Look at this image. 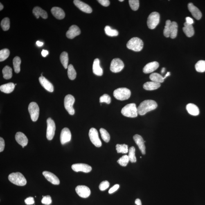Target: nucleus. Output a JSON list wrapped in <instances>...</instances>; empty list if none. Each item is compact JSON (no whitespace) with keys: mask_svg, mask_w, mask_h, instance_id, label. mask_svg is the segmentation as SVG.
I'll return each instance as SVG.
<instances>
[{"mask_svg":"<svg viewBox=\"0 0 205 205\" xmlns=\"http://www.w3.org/2000/svg\"><path fill=\"white\" fill-rule=\"evenodd\" d=\"M3 5L2 3H0V10L1 11L3 9Z\"/></svg>","mask_w":205,"mask_h":205,"instance_id":"obj_58","label":"nucleus"},{"mask_svg":"<svg viewBox=\"0 0 205 205\" xmlns=\"http://www.w3.org/2000/svg\"><path fill=\"white\" fill-rule=\"evenodd\" d=\"M160 15L159 13L153 12L150 14L147 19V24L151 29H154L160 22Z\"/></svg>","mask_w":205,"mask_h":205,"instance_id":"obj_6","label":"nucleus"},{"mask_svg":"<svg viewBox=\"0 0 205 205\" xmlns=\"http://www.w3.org/2000/svg\"><path fill=\"white\" fill-rule=\"evenodd\" d=\"M196 71L199 72L205 71V60H200L197 62L195 66Z\"/></svg>","mask_w":205,"mask_h":205,"instance_id":"obj_37","label":"nucleus"},{"mask_svg":"<svg viewBox=\"0 0 205 205\" xmlns=\"http://www.w3.org/2000/svg\"><path fill=\"white\" fill-rule=\"evenodd\" d=\"M170 72H168L166 73V75H165V77H163L164 79V80H165V78H166V77H168V76H170Z\"/></svg>","mask_w":205,"mask_h":205,"instance_id":"obj_57","label":"nucleus"},{"mask_svg":"<svg viewBox=\"0 0 205 205\" xmlns=\"http://www.w3.org/2000/svg\"><path fill=\"white\" fill-rule=\"evenodd\" d=\"M48 54V52L46 50H43L42 52V55L43 57H45Z\"/></svg>","mask_w":205,"mask_h":205,"instance_id":"obj_54","label":"nucleus"},{"mask_svg":"<svg viewBox=\"0 0 205 205\" xmlns=\"http://www.w3.org/2000/svg\"><path fill=\"white\" fill-rule=\"evenodd\" d=\"M15 84L12 82L3 84L0 86V90L2 92L10 93L12 92L15 89Z\"/></svg>","mask_w":205,"mask_h":205,"instance_id":"obj_28","label":"nucleus"},{"mask_svg":"<svg viewBox=\"0 0 205 205\" xmlns=\"http://www.w3.org/2000/svg\"><path fill=\"white\" fill-rule=\"evenodd\" d=\"M100 102L101 103H106L108 104H109L111 102V98L108 95L105 94L103 95L100 98Z\"/></svg>","mask_w":205,"mask_h":205,"instance_id":"obj_46","label":"nucleus"},{"mask_svg":"<svg viewBox=\"0 0 205 205\" xmlns=\"http://www.w3.org/2000/svg\"><path fill=\"white\" fill-rule=\"evenodd\" d=\"M75 190L77 194L82 198H87L91 193L89 188L85 186H78L75 188Z\"/></svg>","mask_w":205,"mask_h":205,"instance_id":"obj_14","label":"nucleus"},{"mask_svg":"<svg viewBox=\"0 0 205 205\" xmlns=\"http://www.w3.org/2000/svg\"><path fill=\"white\" fill-rule=\"evenodd\" d=\"M119 188V185L118 184H116L111 188L109 190V194H112L114 192L117 190L118 188Z\"/></svg>","mask_w":205,"mask_h":205,"instance_id":"obj_52","label":"nucleus"},{"mask_svg":"<svg viewBox=\"0 0 205 205\" xmlns=\"http://www.w3.org/2000/svg\"><path fill=\"white\" fill-rule=\"evenodd\" d=\"M159 63L156 61L149 63L146 65L143 69V72L145 74L153 72L159 68Z\"/></svg>","mask_w":205,"mask_h":205,"instance_id":"obj_21","label":"nucleus"},{"mask_svg":"<svg viewBox=\"0 0 205 205\" xmlns=\"http://www.w3.org/2000/svg\"><path fill=\"white\" fill-rule=\"evenodd\" d=\"M39 82L46 90L52 92L54 91V87L53 84L49 81L44 76H41L39 78Z\"/></svg>","mask_w":205,"mask_h":205,"instance_id":"obj_22","label":"nucleus"},{"mask_svg":"<svg viewBox=\"0 0 205 205\" xmlns=\"http://www.w3.org/2000/svg\"><path fill=\"white\" fill-rule=\"evenodd\" d=\"M131 91L125 87L118 88L115 90L113 92V95L116 99L123 101L128 99L130 97Z\"/></svg>","mask_w":205,"mask_h":205,"instance_id":"obj_5","label":"nucleus"},{"mask_svg":"<svg viewBox=\"0 0 205 205\" xmlns=\"http://www.w3.org/2000/svg\"><path fill=\"white\" fill-rule=\"evenodd\" d=\"M60 60L63 66L65 69L68 68V56L67 52L64 51L61 53L60 57Z\"/></svg>","mask_w":205,"mask_h":205,"instance_id":"obj_33","label":"nucleus"},{"mask_svg":"<svg viewBox=\"0 0 205 205\" xmlns=\"http://www.w3.org/2000/svg\"><path fill=\"white\" fill-rule=\"evenodd\" d=\"M165 68H162V69L161 70V73H163L165 72Z\"/></svg>","mask_w":205,"mask_h":205,"instance_id":"obj_59","label":"nucleus"},{"mask_svg":"<svg viewBox=\"0 0 205 205\" xmlns=\"http://www.w3.org/2000/svg\"><path fill=\"white\" fill-rule=\"evenodd\" d=\"M129 6L132 10L136 11L138 10L139 6V1L138 0H129Z\"/></svg>","mask_w":205,"mask_h":205,"instance_id":"obj_45","label":"nucleus"},{"mask_svg":"<svg viewBox=\"0 0 205 205\" xmlns=\"http://www.w3.org/2000/svg\"><path fill=\"white\" fill-rule=\"evenodd\" d=\"M25 202L27 205H30L34 204L35 201H34V198L33 197H29L25 199Z\"/></svg>","mask_w":205,"mask_h":205,"instance_id":"obj_49","label":"nucleus"},{"mask_svg":"<svg viewBox=\"0 0 205 205\" xmlns=\"http://www.w3.org/2000/svg\"><path fill=\"white\" fill-rule=\"evenodd\" d=\"M150 79L152 81L161 83L164 81L163 77L159 74L154 73L151 74L150 76Z\"/></svg>","mask_w":205,"mask_h":205,"instance_id":"obj_32","label":"nucleus"},{"mask_svg":"<svg viewBox=\"0 0 205 205\" xmlns=\"http://www.w3.org/2000/svg\"><path fill=\"white\" fill-rule=\"evenodd\" d=\"M75 6H76L82 12L87 13H91L92 12V9L86 3L82 2L79 0H75L73 1Z\"/></svg>","mask_w":205,"mask_h":205,"instance_id":"obj_15","label":"nucleus"},{"mask_svg":"<svg viewBox=\"0 0 205 205\" xmlns=\"http://www.w3.org/2000/svg\"><path fill=\"white\" fill-rule=\"evenodd\" d=\"M178 32V24L175 21L171 22L170 28V37L174 39L177 37Z\"/></svg>","mask_w":205,"mask_h":205,"instance_id":"obj_30","label":"nucleus"},{"mask_svg":"<svg viewBox=\"0 0 205 205\" xmlns=\"http://www.w3.org/2000/svg\"><path fill=\"white\" fill-rule=\"evenodd\" d=\"M157 106V103L154 100H145L140 103L137 108L138 114L141 116H143L147 113L156 109Z\"/></svg>","mask_w":205,"mask_h":205,"instance_id":"obj_1","label":"nucleus"},{"mask_svg":"<svg viewBox=\"0 0 205 205\" xmlns=\"http://www.w3.org/2000/svg\"><path fill=\"white\" fill-rule=\"evenodd\" d=\"M171 22L170 20H167L166 22V25L165 27L163 30V34L166 37H169L170 36V28Z\"/></svg>","mask_w":205,"mask_h":205,"instance_id":"obj_42","label":"nucleus"},{"mask_svg":"<svg viewBox=\"0 0 205 205\" xmlns=\"http://www.w3.org/2000/svg\"><path fill=\"white\" fill-rule=\"evenodd\" d=\"M188 112L192 116H197L199 114V108L197 105L193 103H189L186 106Z\"/></svg>","mask_w":205,"mask_h":205,"instance_id":"obj_26","label":"nucleus"},{"mask_svg":"<svg viewBox=\"0 0 205 205\" xmlns=\"http://www.w3.org/2000/svg\"><path fill=\"white\" fill-rule=\"evenodd\" d=\"M75 102V98L71 95H66L64 98V104L65 108L70 115L74 114L75 111L73 108V105Z\"/></svg>","mask_w":205,"mask_h":205,"instance_id":"obj_7","label":"nucleus"},{"mask_svg":"<svg viewBox=\"0 0 205 205\" xmlns=\"http://www.w3.org/2000/svg\"><path fill=\"white\" fill-rule=\"evenodd\" d=\"M116 149L118 153L127 154L129 152L128 146L125 144L117 145Z\"/></svg>","mask_w":205,"mask_h":205,"instance_id":"obj_38","label":"nucleus"},{"mask_svg":"<svg viewBox=\"0 0 205 205\" xmlns=\"http://www.w3.org/2000/svg\"><path fill=\"white\" fill-rule=\"evenodd\" d=\"M47 128L46 130V138L48 140H51L55 136V122L51 118L47 120Z\"/></svg>","mask_w":205,"mask_h":205,"instance_id":"obj_10","label":"nucleus"},{"mask_svg":"<svg viewBox=\"0 0 205 205\" xmlns=\"http://www.w3.org/2000/svg\"><path fill=\"white\" fill-rule=\"evenodd\" d=\"M135 203L137 205H142L141 201L139 199H137L135 201Z\"/></svg>","mask_w":205,"mask_h":205,"instance_id":"obj_55","label":"nucleus"},{"mask_svg":"<svg viewBox=\"0 0 205 205\" xmlns=\"http://www.w3.org/2000/svg\"><path fill=\"white\" fill-rule=\"evenodd\" d=\"M32 12L37 18H39V17H41L45 19L48 18V14L47 12L39 7H35L34 8Z\"/></svg>","mask_w":205,"mask_h":205,"instance_id":"obj_25","label":"nucleus"},{"mask_svg":"<svg viewBox=\"0 0 205 205\" xmlns=\"http://www.w3.org/2000/svg\"><path fill=\"white\" fill-rule=\"evenodd\" d=\"M3 78L6 80H9L12 78V68L8 66H5L3 70Z\"/></svg>","mask_w":205,"mask_h":205,"instance_id":"obj_31","label":"nucleus"},{"mask_svg":"<svg viewBox=\"0 0 205 205\" xmlns=\"http://www.w3.org/2000/svg\"><path fill=\"white\" fill-rule=\"evenodd\" d=\"M10 52L8 49H4L0 51V61H4L9 56Z\"/></svg>","mask_w":205,"mask_h":205,"instance_id":"obj_43","label":"nucleus"},{"mask_svg":"<svg viewBox=\"0 0 205 205\" xmlns=\"http://www.w3.org/2000/svg\"><path fill=\"white\" fill-rule=\"evenodd\" d=\"M71 168L75 172L80 171L88 173L91 172L92 167L89 165L83 163H76L72 165Z\"/></svg>","mask_w":205,"mask_h":205,"instance_id":"obj_12","label":"nucleus"},{"mask_svg":"<svg viewBox=\"0 0 205 205\" xmlns=\"http://www.w3.org/2000/svg\"><path fill=\"white\" fill-rule=\"evenodd\" d=\"M8 179L11 182L18 186H24L27 183L26 178L20 172H13L10 174Z\"/></svg>","mask_w":205,"mask_h":205,"instance_id":"obj_2","label":"nucleus"},{"mask_svg":"<svg viewBox=\"0 0 205 205\" xmlns=\"http://www.w3.org/2000/svg\"><path fill=\"white\" fill-rule=\"evenodd\" d=\"M109 183L108 181H104L100 183L99 188L100 190L102 191L105 190L109 187Z\"/></svg>","mask_w":205,"mask_h":205,"instance_id":"obj_48","label":"nucleus"},{"mask_svg":"<svg viewBox=\"0 0 205 205\" xmlns=\"http://www.w3.org/2000/svg\"><path fill=\"white\" fill-rule=\"evenodd\" d=\"M5 141L3 138H0V152H2L5 148Z\"/></svg>","mask_w":205,"mask_h":205,"instance_id":"obj_51","label":"nucleus"},{"mask_svg":"<svg viewBox=\"0 0 205 205\" xmlns=\"http://www.w3.org/2000/svg\"><path fill=\"white\" fill-rule=\"evenodd\" d=\"M15 138L16 141L22 146L23 148H24V147L28 145V138L23 133L21 132H17L15 135Z\"/></svg>","mask_w":205,"mask_h":205,"instance_id":"obj_18","label":"nucleus"},{"mask_svg":"<svg viewBox=\"0 0 205 205\" xmlns=\"http://www.w3.org/2000/svg\"><path fill=\"white\" fill-rule=\"evenodd\" d=\"M36 44L39 47L42 46L44 45V43L39 42V41H37L36 42Z\"/></svg>","mask_w":205,"mask_h":205,"instance_id":"obj_56","label":"nucleus"},{"mask_svg":"<svg viewBox=\"0 0 205 205\" xmlns=\"http://www.w3.org/2000/svg\"><path fill=\"white\" fill-rule=\"evenodd\" d=\"M1 27L4 31H7L10 27V19L8 18H5L1 22Z\"/></svg>","mask_w":205,"mask_h":205,"instance_id":"obj_41","label":"nucleus"},{"mask_svg":"<svg viewBox=\"0 0 205 205\" xmlns=\"http://www.w3.org/2000/svg\"><path fill=\"white\" fill-rule=\"evenodd\" d=\"M129 161L132 163H135L136 159L135 156V149L134 147H131L129 150Z\"/></svg>","mask_w":205,"mask_h":205,"instance_id":"obj_40","label":"nucleus"},{"mask_svg":"<svg viewBox=\"0 0 205 205\" xmlns=\"http://www.w3.org/2000/svg\"><path fill=\"white\" fill-rule=\"evenodd\" d=\"M186 23L192 25L194 23V21L193 19L190 17L186 18Z\"/></svg>","mask_w":205,"mask_h":205,"instance_id":"obj_53","label":"nucleus"},{"mask_svg":"<svg viewBox=\"0 0 205 205\" xmlns=\"http://www.w3.org/2000/svg\"><path fill=\"white\" fill-rule=\"evenodd\" d=\"M129 161L128 155H124L120 158L117 161L118 163L122 166H127Z\"/></svg>","mask_w":205,"mask_h":205,"instance_id":"obj_44","label":"nucleus"},{"mask_svg":"<svg viewBox=\"0 0 205 205\" xmlns=\"http://www.w3.org/2000/svg\"><path fill=\"white\" fill-rule=\"evenodd\" d=\"M28 110L31 120L33 122L37 121L39 115V108L36 103H30L28 107Z\"/></svg>","mask_w":205,"mask_h":205,"instance_id":"obj_8","label":"nucleus"},{"mask_svg":"<svg viewBox=\"0 0 205 205\" xmlns=\"http://www.w3.org/2000/svg\"><path fill=\"white\" fill-rule=\"evenodd\" d=\"M93 72L94 74L98 76H101L103 74V71L100 66V61L98 59H95L93 61Z\"/></svg>","mask_w":205,"mask_h":205,"instance_id":"obj_23","label":"nucleus"},{"mask_svg":"<svg viewBox=\"0 0 205 205\" xmlns=\"http://www.w3.org/2000/svg\"><path fill=\"white\" fill-rule=\"evenodd\" d=\"M100 131L102 139L106 143H108L110 139V136L109 133L103 128L100 129Z\"/></svg>","mask_w":205,"mask_h":205,"instance_id":"obj_39","label":"nucleus"},{"mask_svg":"<svg viewBox=\"0 0 205 205\" xmlns=\"http://www.w3.org/2000/svg\"><path fill=\"white\" fill-rule=\"evenodd\" d=\"M184 27L183 28V30L187 37H191L194 35L195 31L192 25L189 24L186 22L184 24Z\"/></svg>","mask_w":205,"mask_h":205,"instance_id":"obj_29","label":"nucleus"},{"mask_svg":"<svg viewBox=\"0 0 205 205\" xmlns=\"http://www.w3.org/2000/svg\"><path fill=\"white\" fill-rule=\"evenodd\" d=\"M134 139L138 145V147L141 150L142 154L143 155L145 154V141L142 136L138 134L135 135L134 136Z\"/></svg>","mask_w":205,"mask_h":205,"instance_id":"obj_20","label":"nucleus"},{"mask_svg":"<svg viewBox=\"0 0 205 205\" xmlns=\"http://www.w3.org/2000/svg\"><path fill=\"white\" fill-rule=\"evenodd\" d=\"M71 131L67 128H64L61 131L60 141L61 144L64 145L71 141Z\"/></svg>","mask_w":205,"mask_h":205,"instance_id":"obj_13","label":"nucleus"},{"mask_svg":"<svg viewBox=\"0 0 205 205\" xmlns=\"http://www.w3.org/2000/svg\"><path fill=\"white\" fill-rule=\"evenodd\" d=\"M43 175L47 180L52 184L58 185L60 184V181L56 176L52 172L45 171L43 172Z\"/></svg>","mask_w":205,"mask_h":205,"instance_id":"obj_17","label":"nucleus"},{"mask_svg":"<svg viewBox=\"0 0 205 205\" xmlns=\"http://www.w3.org/2000/svg\"><path fill=\"white\" fill-rule=\"evenodd\" d=\"M81 33L80 29L76 25H73L69 29L66 33V36L69 39H73L75 37L80 35Z\"/></svg>","mask_w":205,"mask_h":205,"instance_id":"obj_16","label":"nucleus"},{"mask_svg":"<svg viewBox=\"0 0 205 205\" xmlns=\"http://www.w3.org/2000/svg\"><path fill=\"white\" fill-rule=\"evenodd\" d=\"M98 3L103 6L108 7L110 4V1L109 0H98Z\"/></svg>","mask_w":205,"mask_h":205,"instance_id":"obj_50","label":"nucleus"},{"mask_svg":"<svg viewBox=\"0 0 205 205\" xmlns=\"http://www.w3.org/2000/svg\"><path fill=\"white\" fill-rule=\"evenodd\" d=\"M121 113L123 116L131 118L136 117L138 114L136 104L132 103L125 105L122 109Z\"/></svg>","mask_w":205,"mask_h":205,"instance_id":"obj_3","label":"nucleus"},{"mask_svg":"<svg viewBox=\"0 0 205 205\" xmlns=\"http://www.w3.org/2000/svg\"><path fill=\"white\" fill-rule=\"evenodd\" d=\"M89 137L92 143L95 146L97 147L102 146V143L99 138L97 130L94 128H92L90 129Z\"/></svg>","mask_w":205,"mask_h":205,"instance_id":"obj_9","label":"nucleus"},{"mask_svg":"<svg viewBox=\"0 0 205 205\" xmlns=\"http://www.w3.org/2000/svg\"><path fill=\"white\" fill-rule=\"evenodd\" d=\"M160 83L153 81L147 82L144 84V89L147 91H153L160 87Z\"/></svg>","mask_w":205,"mask_h":205,"instance_id":"obj_27","label":"nucleus"},{"mask_svg":"<svg viewBox=\"0 0 205 205\" xmlns=\"http://www.w3.org/2000/svg\"><path fill=\"white\" fill-rule=\"evenodd\" d=\"M21 60L20 57L16 56L13 59V65L14 71L17 73H19L20 71V65Z\"/></svg>","mask_w":205,"mask_h":205,"instance_id":"obj_35","label":"nucleus"},{"mask_svg":"<svg viewBox=\"0 0 205 205\" xmlns=\"http://www.w3.org/2000/svg\"><path fill=\"white\" fill-rule=\"evenodd\" d=\"M119 1L120 2H123V1H124V0H119Z\"/></svg>","mask_w":205,"mask_h":205,"instance_id":"obj_60","label":"nucleus"},{"mask_svg":"<svg viewBox=\"0 0 205 205\" xmlns=\"http://www.w3.org/2000/svg\"><path fill=\"white\" fill-rule=\"evenodd\" d=\"M105 34L109 36H117L118 34L117 30L113 29L110 26H107L105 27Z\"/></svg>","mask_w":205,"mask_h":205,"instance_id":"obj_36","label":"nucleus"},{"mask_svg":"<svg viewBox=\"0 0 205 205\" xmlns=\"http://www.w3.org/2000/svg\"><path fill=\"white\" fill-rule=\"evenodd\" d=\"M188 9L191 13L192 15L197 20L200 19L202 17V13L200 10L194 5L193 3H189L188 5Z\"/></svg>","mask_w":205,"mask_h":205,"instance_id":"obj_19","label":"nucleus"},{"mask_svg":"<svg viewBox=\"0 0 205 205\" xmlns=\"http://www.w3.org/2000/svg\"><path fill=\"white\" fill-rule=\"evenodd\" d=\"M143 41L138 37L132 38L128 42L127 44L128 49L136 52L141 51L143 48Z\"/></svg>","mask_w":205,"mask_h":205,"instance_id":"obj_4","label":"nucleus"},{"mask_svg":"<svg viewBox=\"0 0 205 205\" xmlns=\"http://www.w3.org/2000/svg\"><path fill=\"white\" fill-rule=\"evenodd\" d=\"M67 68L68 78L71 80H74L76 78V73L72 65H69Z\"/></svg>","mask_w":205,"mask_h":205,"instance_id":"obj_34","label":"nucleus"},{"mask_svg":"<svg viewBox=\"0 0 205 205\" xmlns=\"http://www.w3.org/2000/svg\"><path fill=\"white\" fill-rule=\"evenodd\" d=\"M52 201L51 197L49 195H47L43 197L41 202L43 204L50 205L51 204Z\"/></svg>","mask_w":205,"mask_h":205,"instance_id":"obj_47","label":"nucleus"},{"mask_svg":"<svg viewBox=\"0 0 205 205\" xmlns=\"http://www.w3.org/2000/svg\"><path fill=\"white\" fill-rule=\"evenodd\" d=\"M124 67L123 61L119 58L113 59L111 61L110 69L113 73H118L121 71Z\"/></svg>","mask_w":205,"mask_h":205,"instance_id":"obj_11","label":"nucleus"},{"mask_svg":"<svg viewBox=\"0 0 205 205\" xmlns=\"http://www.w3.org/2000/svg\"><path fill=\"white\" fill-rule=\"evenodd\" d=\"M51 12L54 17L58 19H62L65 17V13L64 11L58 7H54L52 8Z\"/></svg>","mask_w":205,"mask_h":205,"instance_id":"obj_24","label":"nucleus"}]
</instances>
